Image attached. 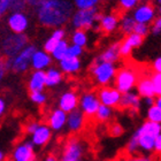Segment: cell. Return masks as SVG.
<instances>
[{
    "mask_svg": "<svg viewBox=\"0 0 161 161\" xmlns=\"http://www.w3.org/2000/svg\"><path fill=\"white\" fill-rule=\"evenodd\" d=\"M74 13V3L71 0H45L36 10L37 20L43 27L62 28L70 22Z\"/></svg>",
    "mask_w": 161,
    "mask_h": 161,
    "instance_id": "1",
    "label": "cell"
},
{
    "mask_svg": "<svg viewBox=\"0 0 161 161\" xmlns=\"http://www.w3.org/2000/svg\"><path fill=\"white\" fill-rule=\"evenodd\" d=\"M160 134L161 124L146 120L134 131L131 136H134L137 139L139 152H142L143 154H148L154 150L155 137Z\"/></svg>",
    "mask_w": 161,
    "mask_h": 161,
    "instance_id": "2",
    "label": "cell"
},
{
    "mask_svg": "<svg viewBox=\"0 0 161 161\" xmlns=\"http://www.w3.org/2000/svg\"><path fill=\"white\" fill-rule=\"evenodd\" d=\"M90 73L93 80L98 85L108 86L112 83H114L118 68H116L115 64L94 59L90 67Z\"/></svg>",
    "mask_w": 161,
    "mask_h": 161,
    "instance_id": "3",
    "label": "cell"
},
{
    "mask_svg": "<svg viewBox=\"0 0 161 161\" xmlns=\"http://www.w3.org/2000/svg\"><path fill=\"white\" fill-rule=\"evenodd\" d=\"M29 44V38L25 34H5L0 37V52L7 58H13L20 53Z\"/></svg>",
    "mask_w": 161,
    "mask_h": 161,
    "instance_id": "4",
    "label": "cell"
},
{
    "mask_svg": "<svg viewBox=\"0 0 161 161\" xmlns=\"http://www.w3.org/2000/svg\"><path fill=\"white\" fill-rule=\"evenodd\" d=\"M99 10L98 8L90 9H76L71 15L70 23L75 30H91L93 29L99 22Z\"/></svg>",
    "mask_w": 161,
    "mask_h": 161,
    "instance_id": "5",
    "label": "cell"
},
{
    "mask_svg": "<svg viewBox=\"0 0 161 161\" xmlns=\"http://www.w3.org/2000/svg\"><path fill=\"white\" fill-rule=\"evenodd\" d=\"M37 47L32 44H28L20 53H17L15 57L9 58L6 60L7 70H12L16 74H22L31 67V58L36 52Z\"/></svg>",
    "mask_w": 161,
    "mask_h": 161,
    "instance_id": "6",
    "label": "cell"
},
{
    "mask_svg": "<svg viewBox=\"0 0 161 161\" xmlns=\"http://www.w3.org/2000/svg\"><path fill=\"white\" fill-rule=\"evenodd\" d=\"M87 151V146L80 137L68 138L64 144L60 161H80L83 160Z\"/></svg>",
    "mask_w": 161,
    "mask_h": 161,
    "instance_id": "7",
    "label": "cell"
},
{
    "mask_svg": "<svg viewBox=\"0 0 161 161\" xmlns=\"http://www.w3.org/2000/svg\"><path fill=\"white\" fill-rule=\"evenodd\" d=\"M138 73L136 69L131 67H123L119 69L114 80V87L120 93L130 92L136 87L138 82Z\"/></svg>",
    "mask_w": 161,
    "mask_h": 161,
    "instance_id": "8",
    "label": "cell"
},
{
    "mask_svg": "<svg viewBox=\"0 0 161 161\" xmlns=\"http://www.w3.org/2000/svg\"><path fill=\"white\" fill-rule=\"evenodd\" d=\"M100 105L97 93L92 91H85L80 96L78 109L85 115V118H93Z\"/></svg>",
    "mask_w": 161,
    "mask_h": 161,
    "instance_id": "9",
    "label": "cell"
},
{
    "mask_svg": "<svg viewBox=\"0 0 161 161\" xmlns=\"http://www.w3.org/2000/svg\"><path fill=\"white\" fill-rule=\"evenodd\" d=\"M157 9L152 3H142L135 7L132 10V17L136 21V23H143V24H150L153 23L157 15Z\"/></svg>",
    "mask_w": 161,
    "mask_h": 161,
    "instance_id": "10",
    "label": "cell"
},
{
    "mask_svg": "<svg viewBox=\"0 0 161 161\" xmlns=\"http://www.w3.org/2000/svg\"><path fill=\"white\" fill-rule=\"evenodd\" d=\"M12 161H36L37 155L35 152V146L30 141H23L17 143L14 146L12 155Z\"/></svg>",
    "mask_w": 161,
    "mask_h": 161,
    "instance_id": "11",
    "label": "cell"
},
{
    "mask_svg": "<svg viewBox=\"0 0 161 161\" xmlns=\"http://www.w3.org/2000/svg\"><path fill=\"white\" fill-rule=\"evenodd\" d=\"M121 94L114 86H101L99 89V91L97 92L98 99L100 101L101 105H105V106H108L114 109L115 107H119V104H120V99H121Z\"/></svg>",
    "mask_w": 161,
    "mask_h": 161,
    "instance_id": "12",
    "label": "cell"
},
{
    "mask_svg": "<svg viewBox=\"0 0 161 161\" xmlns=\"http://www.w3.org/2000/svg\"><path fill=\"white\" fill-rule=\"evenodd\" d=\"M7 25L14 34H24L29 28V17L24 12H12L7 19Z\"/></svg>",
    "mask_w": 161,
    "mask_h": 161,
    "instance_id": "13",
    "label": "cell"
},
{
    "mask_svg": "<svg viewBox=\"0 0 161 161\" xmlns=\"http://www.w3.org/2000/svg\"><path fill=\"white\" fill-rule=\"evenodd\" d=\"M52 136L53 131L51 130V128L45 123H39L34 134L30 135V142L35 147H44L51 142Z\"/></svg>",
    "mask_w": 161,
    "mask_h": 161,
    "instance_id": "14",
    "label": "cell"
},
{
    "mask_svg": "<svg viewBox=\"0 0 161 161\" xmlns=\"http://www.w3.org/2000/svg\"><path fill=\"white\" fill-rule=\"evenodd\" d=\"M67 124V113L60 108H54L47 116V125L53 132H60Z\"/></svg>",
    "mask_w": 161,
    "mask_h": 161,
    "instance_id": "15",
    "label": "cell"
},
{
    "mask_svg": "<svg viewBox=\"0 0 161 161\" xmlns=\"http://www.w3.org/2000/svg\"><path fill=\"white\" fill-rule=\"evenodd\" d=\"M78 100H80V96H78L75 91L68 90L64 91V93L59 97L58 100V108L62 109L66 113H70L78 108Z\"/></svg>",
    "mask_w": 161,
    "mask_h": 161,
    "instance_id": "16",
    "label": "cell"
},
{
    "mask_svg": "<svg viewBox=\"0 0 161 161\" xmlns=\"http://www.w3.org/2000/svg\"><path fill=\"white\" fill-rule=\"evenodd\" d=\"M86 123V118L85 115L80 111V109H75L67 114V124L66 128L70 134H78L83 130Z\"/></svg>",
    "mask_w": 161,
    "mask_h": 161,
    "instance_id": "17",
    "label": "cell"
},
{
    "mask_svg": "<svg viewBox=\"0 0 161 161\" xmlns=\"http://www.w3.org/2000/svg\"><path fill=\"white\" fill-rule=\"evenodd\" d=\"M144 38L136 35L135 32L127 35L122 42L120 43V55L121 58H128L135 48L142 46Z\"/></svg>",
    "mask_w": 161,
    "mask_h": 161,
    "instance_id": "18",
    "label": "cell"
},
{
    "mask_svg": "<svg viewBox=\"0 0 161 161\" xmlns=\"http://www.w3.org/2000/svg\"><path fill=\"white\" fill-rule=\"evenodd\" d=\"M141 106L142 98L138 96L137 92L130 91V92L121 94L120 104H119V107L121 109H128V111H131L132 113H135L141 108Z\"/></svg>",
    "mask_w": 161,
    "mask_h": 161,
    "instance_id": "19",
    "label": "cell"
},
{
    "mask_svg": "<svg viewBox=\"0 0 161 161\" xmlns=\"http://www.w3.org/2000/svg\"><path fill=\"white\" fill-rule=\"evenodd\" d=\"M52 57L50 53L44 50H36L32 58H31V68L34 70H46L52 64Z\"/></svg>",
    "mask_w": 161,
    "mask_h": 161,
    "instance_id": "20",
    "label": "cell"
},
{
    "mask_svg": "<svg viewBox=\"0 0 161 161\" xmlns=\"http://www.w3.org/2000/svg\"><path fill=\"white\" fill-rule=\"evenodd\" d=\"M119 16L116 14L113 13H107V14H103L99 17V22H98V25H99V29H100L104 34H113L119 29Z\"/></svg>",
    "mask_w": 161,
    "mask_h": 161,
    "instance_id": "21",
    "label": "cell"
},
{
    "mask_svg": "<svg viewBox=\"0 0 161 161\" xmlns=\"http://www.w3.org/2000/svg\"><path fill=\"white\" fill-rule=\"evenodd\" d=\"M120 43L119 42H114V43L109 44L108 46H106L103 50L99 55L96 59L100 61H106V62H112L115 64L120 60Z\"/></svg>",
    "mask_w": 161,
    "mask_h": 161,
    "instance_id": "22",
    "label": "cell"
},
{
    "mask_svg": "<svg viewBox=\"0 0 161 161\" xmlns=\"http://www.w3.org/2000/svg\"><path fill=\"white\" fill-rule=\"evenodd\" d=\"M137 93L141 98H154L155 97V90L154 85L152 83L151 76H142L138 78V82L136 84Z\"/></svg>",
    "mask_w": 161,
    "mask_h": 161,
    "instance_id": "23",
    "label": "cell"
},
{
    "mask_svg": "<svg viewBox=\"0 0 161 161\" xmlns=\"http://www.w3.org/2000/svg\"><path fill=\"white\" fill-rule=\"evenodd\" d=\"M59 69L62 71V74L75 75L80 73L82 69V61L78 58L66 57L59 61Z\"/></svg>",
    "mask_w": 161,
    "mask_h": 161,
    "instance_id": "24",
    "label": "cell"
},
{
    "mask_svg": "<svg viewBox=\"0 0 161 161\" xmlns=\"http://www.w3.org/2000/svg\"><path fill=\"white\" fill-rule=\"evenodd\" d=\"M46 86V80H45V71L35 70L30 75L28 80V89L30 92L36 91H43Z\"/></svg>",
    "mask_w": 161,
    "mask_h": 161,
    "instance_id": "25",
    "label": "cell"
},
{
    "mask_svg": "<svg viewBox=\"0 0 161 161\" xmlns=\"http://www.w3.org/2000/svg\"><path fill=\"white\" fill-rule=\"evenodd\" d=\"M64 37H66V30H64V28H55L53 31H52V34L46 40H45V43H44V48L43 50L47 53H50L54 50V47L57 46L58 43L61 42V40H64Z\"/></svg>",
    "mask_w": 161,
    "mask_h": 161,
    "instance_id": "26",
    "label": "cell"
},
{
    "mask_svg": "<svg viewBox=\"0 0 161 161\" xmlns=\"http://www.w3.org/2000/svg\"><path fill=\"white\" fill-rule=\"evenodd\" d=\"M45 80H46L47 87H55L62 83L64 74L59 68L50 67L45 70Z\"/></svg>",
    "mask_w": 161,
    "mask_h": 161,
    "instance_id": "27",
    "label": "cell"
},
{
    "mask_svg": "<svg viewBox=\"0 0 161 161\" xmlns=\"http://www.w3.org/2000/svg\"><path fill=\"white\" fill-rule=\"evenodd\" d=\"M135 25H136V21L131 14H123L119 21V29L121 32L124 35H130L134 32Z\"/></svg>",
    "mask_w": 161,
    "mask_h": 161,
    "instance_id": "28",
    "label": "cell"
},
{
    "mask_svg": "<svg viewBox=\"0 0 161 161\" xmlns=\"http://www.w3.org/2000/svg\"><path fill=\"white\" fill-rule=\"evenodd\" d=\"M113 108L108 107V106H105V105H100L98 111L96 112L94 114V120L97 122H100V123H106L108 121H111V119L113 118Z\"/></svg>",
    "mask_w": 161,
    "mask_h": 161,
    "instance_id": "29",
    "label": "cell"
},
{
    "mask_svg": "<svg viewBox=\"0 0 161 161\" xmlns=\"http://www.w3.org/2000/svg\"><path fill=\"white\" fill-rule=\"evenodd\" d=\"M68 47H69L68 40L64 39V40H61V42H59L57 46L54 47V50L51 52L52 59H54V60H57V61H61L64 58L67 57Z\"/></svg>",
    "mask_w": 161,
    "mask_h": 161,
    "instance_id": "30",
    "label": "cell"
},
{
    "mask_svg": "<svg viewBox=\"0 0 161 161\" xmlns=\"http://www.w3.org/2000/svg\"><path fill=\"white\" fill-rule=\"evenodd\" d=\"M70 42L74 45H77L80 47H85L89 43V36L86 31L84 30H74V32L70 35Z\"/></svg>",
    "mask_w": 161,
    "mask_h": 161,
    "instance_id": "31",
    "label": "cell"
},
{
    "mask_svg": "<svg viewBox=\"0 0 161 161\" xmlns=\"http://www.w3.org/2000/svg\"><path fill=\"white\" fill-rule=\"evenodd\" d=\"M146 120L154 122V123L161 124V108L157 105H153L151 107H147L146 111Z\"/></svg>",
    "mask_w": 161,
    "mask_h": 161,
    "instance_id": "32",
    "label": "cell"
},
{
    "mask_svg": "<svg viewBox=\"0 0 161 161\" xmlns=\"http://www.w3.org/2000/svg\"><path fill=\"white\" fill-rule=\"evenodd\" d=\"M74 3V7L77 9H90L96 8L100 3L101 0H71Z\"/></svg>",
    "mask_w": 161,
    "mask_h": 161,
    "instance_id": "33",
    "label": "cell"
},
{
    "mask_svg": "<svg viewBox=\"0 0 161 161\" xmlns=\"http://www.w3.org/2000/svg\"><path fill=\"white\" fill-rule=\"evenodd\" d=\"M30 100L34 104L42 106L47 101V96L44 91H36V92H30Z\"/></svg>",
    "mask_w": 161,
    "mask_h": 161,
    "instance_id": "34",
    "label": "cell"
},
{
    "mask_svg": "<svg viewBox=\"0 0 161 161\" xmlns=\"http://www.w3.org/2000/svg\"><path fill=\"white\" fill-rule=\"evenodd\" d=\"M84 52V48L77 45H74V44H69V47H68V52H67V57L69 58H78L82 57V54Z\"/></svg>",
    "mask_w": 161,
    "mask_h": 161,
    "instance_id": "35",
    "label": "cell"
},
{
    "mask_svg": "<svg viewBox=\"0 0 161 161\" xmlns=\"http://www.w3.org/2000/svg\"><path fill=\"white\" fill-rule=\"evenodd\" d=\"M150 31H151V28L150 25L147 24H143V23H136L135 25V29H134V32L138 36H141V37L145 38L150 34Z\"/></svg>",
    "mask_w": 161,
    "mask_h": 161,
    "instance_id": "36",
    "label": "cell"
},
{
    "mask_svg": "<svg viewBox=\"0 0 161 161\" xmlns=\"http://www.w3.org/2000/svg\"><path fill=\"white\" fill-rule=\"evenodd\" d=\"M119 6L124 12H129V10H134V8L138 5L136 0H118Z\"/></svg>",
    "mask_w": 161,
    "mask_h": 161,
    "instance_id": "37",
    "label": "cell"
},
{
    "mask_svg": "<svg viewBox=\"0 0 161 161\" xmlns=\"http://www.w3.org/2000/svg\"><path fill=\"white\" fill-rule=\"evenodd\" d=\"M121 161H153V159L147 154H139V153H137V154L128 155Z\"/></svg>",
    "mask_w": 161,
    "mask_h": 161,
    "instance_id": "38",
    "label": "cell"
},
{
    "mask_svg": "<svg viewBox=\"0 0 161 161\" xmlns=\"http://www.w3.org/2000/svg\"><path fill=\"white\" fill-rule=\"evenodd\" d=\"M27 7L25 0H10L9 9L13 12H23V9Z\"/></svg>",
    "mask_w": 161,
    "mask_h": 161,
    "instance_id": "39",
    "label": "cell"
},
{
    "mask_svg": "<svg viewBox=\"0 0 161 161\" xmlns=\"http://www.w3.org/2000/svg\"><path fill=\"white\" fill-rule=\"evenodd\" d=\"M151 80L153 85H154L155 96H161V74L154 73L151 76Z\"/></svg>",
    "mask_w": 161,
    "mask_h": 161,
    "instance_id": "40",
    "label": "cell"
},
{
    "mask_svg": "<svg viewBox=\"0 0 161 161\" xmlns=\"http://www.w3.org/2000/svg\"><path fill=\"white\" fill-rule=\"evenodd\" d=\"M123 128H122V125L120 123L111 124V127H109V135L111 136H113V137H120V136L123 135Z\"/></svg>",
    "mask_w": 161,
    "mask_h": 161,
    "instance_id": "41",
    "label": "cell"
},
{
    "mask_svg": "<svg viewBox=\"0 0 161 161\" xmlns=\"http://www.w3.org/2000/svg\"><path fill=\"white\" fill-rule=\"evenodd\" d=\"M151 32L154 36H158L161 34V14H159L158 16L155 17V20L153 21L151 27Z\"/></svg>",
    "mask_w": 161,
    "mask_h": 161,
    "instance_id": "42",
    "label": "cell"
},
{
    "mask_svg": "<svg viewBox=\"0 0 161 161\" xmlns=\"http://www.w3.org/2000/svg\"><path fill=\"white\" fill-rule=\"evenodd\" d=\"M38 125H39V122H37V121H30V122H28V123L25 124V127H24L25 134L32 135L35 132V130L38 128Z\"/></svg>",
    "mask_w": 161,
    "mask_h": 161,
    "instance_id": "43",
    "label": "cell"
},
{
    "mask_svg": "<svg viewBox=\"0 0 161 161\" xmlns=\"http://www.w3.org/2000/svg\"><path fill=\"white\" fill-rule=\"evenodd\" d=\"M10 0H0V19L7 13V10H9Z\"/></svg>",
    "mask_w": 161,
    "mask_h": 161,
    "instance_id": "44",
    "label": "cell"
},
{
    "mask_svg": "<svg viewBox=\"0 0 161 161\" xmlns=\"http://www.w3.org/2000/svg\"><path fill=\"white\" fill-rule=\"evenodd\" d=\"M7 73V67H6V60L0 55V82L3 80V77L6 76Z\"/></svg>",
    "mask_w": 161,
    "mask_h": 161,
    "instance_id": "45",
    "label": "cell"
},
{
    "mask_svg": "<svg viewBox=\"0 0 161 161\" xmlns=\"http://www.w3.org/2000/svg\"><path fill=\"white\" fill-rule=\"evenodd\" d=\"M44 1H45V0H25V3H27V6L37 10L44 3Z\"/></svg>",
    "mask_w": 161,
    "mask_h": 161,
    "instance_id": "46",
    "label": "cell"
},
{
    "mask_svg": "<svg viewBox=\"0 0 161 161\" xmlns=\"http://www.w3.org/2000/svg\"><path fill=\"white\" fill-rule=\"evenodd\" d=\"M152 68H153V70H154L155 73L161 74V55L158 58H155L154 61L152 62Z\"/></svg>",
    "mask_w": 161,
    "mask_h": 161,
    "instance_id": "47",
    "label": "cell"
},
{
    "mask_svg": "<svg viewBox=\"0 0 161 161\" xmlns=\"http://www.w3.org/2000/svg\"><path fill=\"white\" fill-rule=\"evenodd\" d=\"M153 152H155L157 154H161V134L158 135V136L155 137L154 150H153Z\"/></svg>",
    "mask_w": 161,
    "mask_h": 161,
    "instance_id": "48",
    "label": "cell"
},
{
    "mask_svg": "<svg viewBox=\"0 0 161 161\" xmlns=\"http://www.w3.org/2000/svg\"><path fill=\"white\" fill-rule=\"evenodd\" d=\"M5 112H6V101L3 98H0V118L5 114Z\"/></svg>",
    "mask_w": 161,
    "mask_h": 161,
    "instance_id": "49",
    "label": "cell"
},
{
    "mask_svg": "<svg viewBox=\"0 0 161 161\" xmlns=\"http://www.w3.org/2000/svg\"><path fill=\"white\" fill-rule=\"evenodd\" d=\"M143 101H144V104L146 105L147 107H151V106H153V105H154V98H151V97L144 98V99H143Z\"/></svg>",
    "mask_w": 161,
    "mask_h": 161,
    "instance_id": "50",
    "label": "cell"
},
{
    "mask_svg": "<svg viewBox=\"0 0 161 161\" xmlns=\"http://www.w3.org/2000/svg\"><path fill=\"white\" fill-rule=\"evenodd\" d=\"M42 161H60V159L58 158L57 155H54V154H47Z\"/></svg>",
    "mask_w": 161,
    "mask_h": 161,
    "instance_id": "51",
    "label": "cell"
},
{
    "mask_svg": "<svg viewBox=\"0 0 161 161\" xmlns=\"http://www.w3.org/2000/svg\"><path fill=\"white\" fill-rule=\"evenodd\" d=\"M154 105H157L159 108H161V96H157L154 99Z\"/></svg>",
    "mask_w": 161,
    "mask_h": 161,
    "instance_id": "52",
    "label": "cell"
},
{
    "mask_svg": "<svg viewBox=\"0 0 161 161\" xmlns=\"http://www.w3.org/2000/svg\"><path fill=\"white\" fill-rule=\"evenodd\" d=\"M6 160V155H5V152L0 148V161H5Z\"/></svg>",
    "mask_w": 161,
    "mask_h": 161,
    "instance_id": "53",
    "label": "cell"
},
{
    "mask_svg": "<svg viewBox=\"0 0 161 161\" xmlns=\"http://www.w3.org/2000/svg\"><path fill=\"white\" fill-rule=\"evenodd\" d=\"M154 3L158 6V8L159 7H161V0H154Z\"/></svg>",
    "mask_w": 161,
    "mask_h": 161,
    "instance_id": "54",
    "label": "cell"
},
{
    "mask_svg": "<svg viewBox=\"0 0 161 161\" xmlns=\"http://www.w3.org/2000/svg\"><path fill=\"white\" fill-rule=\"evenodd\" d=\"M136 1H137V3H141V1H143V0H136Z\"/></svg>",
    "mask_w": 161,
    "mask_h": 161,
    "instance_id": "55",
    "label": "cell"
},
{
    "mask_svg": "<svg viewBox=\"0 0 161 161\" xmlns=\"http://www.w3.org/2000/svg\"><path fill=\"white\" fill-rule=\"evenodd\" d=\"M5 161H12V160H10V159H8V160H5Z\"/></svg>",
    "mask_w": 161,
    "mask_h": 161,
    "instance_id": "56",
    "label": "cell"
},
{
    "mask_svg": "<svg viewBox=\"0 0 161 161\" xmlns=\"http://www.w3.org/2000/svg\"><path fill=\"white\" fill-rule=\"evenodd\" d=\"M80 161H84V160H80Z\"/></svg>",
    "mask_w": 161,
    "mask_h": 161,
    "instance_id": "57",
    "label": "cell"
}]
</instances>
